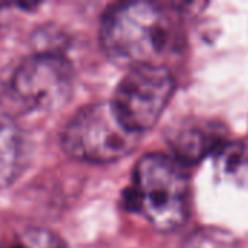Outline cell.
<instances>
[{"label":"cell","mask_w":248,"mask_h":248,"mask_svg":"<svg viewBox=\"0 0 248 248\" xmlns=\"http://www.w3.org/2000/svg\"><path fill=\"white\" fill-rule=\"evenodd\" d=\"M23 166V137L10 116L0 115V190L12 185Z\"/></svg>","instance_id":"52a82bcc"},{"label":"cell","mask_w":248,"mask_h":248,"mask_svg":"<svg viewBox=\"0 0 248 248\" xmlns=\"http://www.w3.org/2000/svg\"><path fill=\"white\" fill-rule=\"evenodd\" d=\"M73 84L71 64L62 55L39 52L13 70L3 90V103L9 113L57 110L70 100Z\"/></svg>","instance_id":"3957f363"},{"label":"cell","mask_w":248,"mask_h":248,"mask_svg":"<svg viewBox=\"0 0 248 248\" xmlns=\"http://www.w3.org/2000/svg\"><path fill=\"white\" fill-rule=\"evenodd\" d=\"M10 248H65L60 240L48 231H26Z\"/></svg>","instance_id":"30bf717a"},{"label":"cell","mask_w":248,"mask_h":248,"mask_svg":"<svg viewBox=\"0 0 248 248\" xmlns=\"http://www.w3.org/2000/svg\"><path fill=\"white\" fill-rule=\"evenodd\" d=\"M215 169L224 182L248 189V140L227 141L215 154Z\"/></svg>","instance_id":"ba28073f"},{"label":"cell","mask_w":248,"mask_h":248,"mask_svg":"<svg viewBox=\"0 0 248 248\" xmlns=\"http://www.w3.org/2000/svg\"><path fill=\"white\" fill-rule=\"evenodd\" d=\"M182 248H238V241L224 228L201 227L185 238Z\"/></svg>","instance_id":"9c48e42d"},{"label":"cell","mask_w":248,"mask_h":248,"mask_svg":"<svg viewBox=\"0 0 248 248\" xmlns=\"http://www.w3.org/2000/svg\"><path fill=\"white\" fill-rule=\"evenodd\" d=\"M129 209L140 212L160 231L180 228L190 209V183L186 167L173 155L153 153L135 166L125 195Z\"/></svg>","instance_id":"7a4b0ae2"},{"label":"cell","mask_w":248,"mask_h":248,"mask_svg":"<svg viewBox=\"0 0 248 248\" xmlns=\"http://www.w3.org/2000/svg\"><path fill=\"white\" fill-rule=\"evenodd\" d=\"M100 41L119 65H164V58L180 44L179 10L154 1L115 4L103 16Z\"/></svg>","instance_id":"6da1fadb"},{"label":"cell","mask_w":248,"mask_h":248,"mask_svg":"<svg viewBox=\"0 0 248 248\" xmlns=\"http://www.w3.org/2000/svg\"><path fill=\"white\" fill-rule=\"evenodd\" d=\"M173 92L174 78L166 65H138L121 78L110 105L122 124L141 135L158 122Z\"/></svg>","instance_id":"5b68a950"},{"label":"cell","mask_w":248,"mask_h":248,"mask_svg":"<svg viewBox=\"0 0 248 248\" xmlns=\"http://www.w3.org/2000/svg\"><path fill=\"white\" fill-rule=\"evenodd\" d=\"M227 129L212 119L189 118L171 128L167 142L171 154L180 164H198L209 155H215L227 142Z\"/></svg>","instance_id":"8992f818"},{"label":"cell","mask_w":248,"mask_h":248,"mask_svg":"<svg viewBox=\"0 0 248 248\" xmlns=\"http://www.w3.org/2000/svg\"><path fill=\"white\" fill-rule=\"evenodd\" d=\"M140 137L122 124L108 102L80 109L65 125L61 145L65 154L74 160L108 164L131 154L137 148Z\"/></svg>","instance_id":"277c9868"}]
</instances>
